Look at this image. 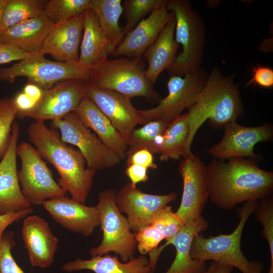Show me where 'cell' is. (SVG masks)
I'll list each match as a JSON object with an SVG mask.
<instances>
[{
  "mask_svg": "<svg viewBox=\"0 0 273 273\" xmlns=\"http://www.w3.org/2000/svg\"><path fill=\"white\" fill-rule=\"evenodd\" d=\"M258 201L245 202L237 211L240 220L235 229L229 234H220L208 238L202 233L194 238L190 250L193 259L206 262L212 260L230 265L242 273H261L263 266L256 260H248L241 248L242 233L248 219L254 212Z\"/></svg>",
  "mask_w": 273,
  "mask_h": 273,
  "instance_id": "4",
  "label": "cell"
},
{
  "mask_svg": "<svg viewBox=\"0 0 273 273\" xmlns=\"http://www.w3.org/2000/svg\"><path fill=\"white\" fill-rule=\"evenodd\" d=\"M7 0H0V33L1 32V23L3 11Z\"/></svg>",
  "mask_w": 273,
  "mask_h": 273,
  "instance_id": "47",
  "label": "cell"
},
{
  "mask_svg": "<svg viewBox=\"0 0 273 273\" xmlns=\"http://www.w3.org/2000/svg\"><path fill=\"white\" fill-rule=\"evenodd\" d=\"M91 68L78 63L49 60L40 54H31L11 67L0 68V82L12 83L17 77H25L28 82L46 90L66 80H87Z\"/></svg>",
  "mask_w": 273,
  "mask_h": 273,
  "instance_id": "8",
  "label": "cell"
},
{
  "mask_svg": "<svg viewBox=\"0 0 273 273\" xmlns=\"http://www.w3.org/2000/svg\"><path fill=\"white\" fill-rule=\"evenodd\" d=\"M207 221L200 216L197 219L185 224L183 229L165 244L159 247L162 251L168 245H173L176 250L175 259L165 273H204L206 262L193 259L190 254L193 240L198 233L207 230Z\"/></svg>",
  "mask_w": 273,
  "mask_h": 273,
  "instance_id": "23",
  "label": "cell"
},
{
  "mask_svg": "<svg viewBox=\"0 0 273 273\" xmlns=\"http://www.w3.org/2000/svg\"><path fill=\"white\" fill-rule=\"evenodd\" d=\"M74 112L108 148L121 160L126 158L127 145L125 140L107 116L90 100L85 97Z\"/></svg>",
  "mask_w": 273,
  "mask_h": 273,
  "instance_id": "25",
  "label": "cell"
},
{
  "mask_svg": "<svg viewBox=\"0 0 273 273\" xmlns=\"http://www.w3.org/2000/svg\"><path fill=\"white\" fill-rule=\"evenodd\" d=\"M22 91L37 103L41 98L44 90L35 84L27 82Z\"/></svg>",
  "mask_w": 273,
  "mask_h": 273,
  "instance_id": "45",
  "label": "cell"
},
{
  "mask_svg": "<svg viewBox=\"0 0 273 273\" xmlns=\"http://www.w3.org/2000/svg\"><path fill=\"white\" fill-rule=\"evenodd\" d=\"M125 173L130 179V183L134 186H136L137 184L146 181L149 179L147 169L136 164L127 166Z\"/></svg>",
  "mask_w": 273,
  "mask_h": 273,
  "instance_id": "43",
  "label": "cell"
},
{
  "mask_svg": "<svg viewBox=\"0 0 273 273\" xmlns=\"http://www.w3.org/2000/svg\"><path fill=\"white\" fill-rule=\"evenodd\" d=\"M17 114L13 97H5L0 99V159L4 157L9 147Z\"/></svg>",
  "mask_w": 273,
  "mask_h": 273,
  "instance_id": "35",
  "label": "cell"
},
{
  "mask_svg": "<svg viewBox=\"0 0 273 273\" xmlns=\"http://www.w3.org/2000/svg\"><path fill=\"white\" fill-rule=\"evenodd\" d=\"M234 268L231 266L213 261L204 273H232Z\"/></svg>",
  "mask_w": 273,
  "mask_h": 273,
  "instance_id": "46",
  "label": "cell"
},
{
  "mask_svg": "<svg viewBox=\"0 0 273 273\" xmlns=\"http://www.w3.org/2000/svg\"><path fill=\"white\" fill-rule=\"evenodd\" d=\"M33 212V208L18 212H10L5 214H0V243L6 229L15 222L23 219Z\"/></svg>",
  "mask_w": 273,
  "mask_h": 273,
  "instance_id": "42",
  "label": "cell"
},
{
  "mask_svg": "<svg viewBox=\"0 0 273 273\" xmlns=\"http://www.w3.org/2000/svg\"><path fill=\"white\" fill-rule=\"evenodd\" d=\"M20 128L14 121L8 150L0 162V214L32 208L24 197L18 178L17 147Z\"/></svg>",
  "mask_w": 273,
  "mask_h": 273,
  "instance_id": "18",
  "label": "cell"
},
{
  "mask_svg": "<svg viewBox=\"0 0 273 273\" xmlns=\"http://www.w3.org/2000/svg\"><path fill=\"white\" fill-rule=\"evenodd\" d=\"M83 89L85 97L107 116L126 144L137 125L148 123L142 110L132 105L130 98L114 91L99 88L86 80L83 81Z\"/></svg>",
  "mask_w": 273,
  "mask_h": 273,
  "instance_id": "12",
  "label": "cell"
},
{
  "mask_svg": "<svg viewBox=\"0 0 273 273\" xmlns=\"http://www.w3.org/2000/svg\"><path fill=\"white\" fill-rule=\"evenodd\" d=\"M177 197L175 193L154 195L143 192L128 183L116 192V204L121 213L127 215L130 229L137 232L151 224L155 214Z\"/></svg>",
  "mask_w": 273,
  "mask_h": 273,
  "instance_id": "16",
  "label": "cell"
},
{
  "mask_svg": "<svg viewBox=\"0 0 273 273\" xmlns=\"http://www.w3.org/2000/svg\"><path fill=\"white\" fill-rule=\"evenodd\" d=\"M164 0H125L122 2L123 13L126 23L123 28V35L132 30L147 15L158 8Z\"/></svg>",
  "mask_w": 273,
  "mask_h": 273,
  "instance_id": "33",
  "label": "cell"
},
{
  "mask_svg": "<svg viewBox=\"0 0 273 273\" xmlns=\"http://www.w3.org/2000/svg\"><path fill=\"white\" fill-rule=\"evenodd\" d=\"M223 128L222 140L208 151L214 159L248 158L256 160L259 156L254 152L255 146L258 143L270 141L273 136L272 127L268 123L247 127L233 122L225 124Z\"/></svg>",
  "mask_w": 273,
  "mask_h": 273,
  "instance_id": "14",
  "label": "cell"
},
{
  "mask_svg": "<svg viewBox=\"0 0 273 273\" xmlns=\"http://www.w3.org/2000/svg\"><path fill=\"white\" fill-rule=\"evenodd\" d=\"M78 63L92 68L112 55L118 43L109 40L90 9L83 13V29Z\"/></svg>",
  "mask_w": 273,
  "mask_h": 273,
  "instance_id": "22",
  "label": "cell"
},
{
  "mask_svg": "<svg viewBox=\"0 0 273 273\" xmlns=\"http://www.w3.org/2000/svg\"><path fill=\"white\" fill-rule=\"evenodd\" d=\"M27 133L42 159L57 170L61 188L69 192L72 199L85 204L96 170L88 167L79 150L64 142L58 131L48 127L44 121L30 123Z\"/></svg>",
  "mask_w": 273,
  "mask_h": 273,
  "instance_id": "2",
  "label": "cell"
},
{
  "mask_svg": "<svg viewBox=\"0 0 273 273\" xmlns=\"http://www.w3.org/2000/svg\"><path fill=\"white\" fill-rule=\"evenodd\" d=\"M244 112L239 85L235 75L223 74L214 67L208 74L207 82L194 103L188 108L189 133L183 157L191 152L195 135L208 120L214 128L236 122Z\"/></svg>",
  "mask_w": 273,
  "mask_h": 273,
  "instance_id": "3",
  "label": "cell"
},
{
  "mask_svg": "<svg viewBox=\"0 0 273 273\" xmlns=\"http://www.w3.org/2000/svg\"><path fill=\"white\" fill-rule=\"evenodd\" d=\"M252 78L246 84V86L251 84L258 85L265 88L273 86V70L271 68L257 65L251 68Z\"/></svg>",
  "mask_w": 273,
  "mask_h": 273,
  "instance_id": "39",
  "label": "cell"
},
{
  "mask_svg": "<svg viewBox=\"0 0 273 273\" xmlns=\"http://www.w3.org/2000/svg\"><path fill=\"white\" fill-rule=\"evenodd\" d=\"M16 153L21 160L18 180L30 204L42 205L47 200L65 196L66 192L55 180L52 171L35 147L23 142L17 145Z\"/></svg>",
  "mask_w": 273,
  "mask_h": 273,
  "instance_id": "9",
  "label": "cell"
},
{
  "mask_svg": "<svg viewBox=\"0 0 273 273\" xmlns=\"http://www.w3.org/2000/svg\"><path fill=\"white\" fill-rule=\"evenodd\" d=\"M255 218L262 226V236L268 242L270 263L267 273H273V197L272 195L258 201L254 209Z\"/></svg>",
  "mask_w": 273,
  "mask_h": 273,
  "instance_id": "34",
  "label": "cell"
},
{
  "mask_svg": "<svg viewBox=\"0 0 273 273\" xmlns=\"http://www.w3.org/2000/svg\"><path fill=\"white\" fill-rule=\"evenodd\" d=\"M214 159L206 166L209 199L218 207L231 210L237 204L272 195L273 172L256 160L243 158Z\"/></svg>",
  "mask_w": 273,
  "mask_h": 273,
  "instance_id": "1",
  "label": "cell"
},
{
  "mask_svg": "<svg viewBox=\"0 0 273 273\" xmlns=\"http://www.w3.org/2000/svg\"><path fill=\"white\" fill-rule=\"evenodd\" d=\"M83 81L70 79L61 81L44 90L41 98L30 110L17 114L20 119L29 117L35 121L60 119L74 112L85 97Z\"/></svg>",
  "mask_w": 273,
  "mask_h": 273,
  "instance_id": "15",
  "label": "cell"
},
{
  "mask_svg": "<svg viewBox=\"0 0 273 273\" xmlns=\"http://www.w3.org/2000/svg\"><path fill=\"white\" fill-rule=\"evenodd\" d=\"M45 0H7L2 19L1 32L44 13Z\"/></svg>",
  "mask_w": 273,
  "mask_h": 273,
  "instance_id": "30",
  "label": "cell"
},
{
  "mask_svg": "<svg viewBox=\"0 0 273 273\" xmlns=\"http://www.w3.org/2000/svg\"><path fill=\"white\" fill-rule=\"evenodd\" d=\"M54 22L44 12L15 25L0 33V41L29 54H40Z\"/></svg>",
  "mask_w": 273,
  "mask_h": 273,
  "instance_id": "24",
  "label": "cell"
},
{
  "mask_svg": "<svg viewBox=\"0 0 273 273\" xmlns=\"http://www.w3.org/2000/svg\"><path fill=\"white\" fill-rule=\"evenodd\" d=\"M166 0L147 18L125 35L123 40L114 51V57L125 56L129 58L141 57L145 51L156 39L158 35L174 16L167 8Z\"/></svg>",
  "mask_w": 273,
  "mask_h": 273,
  "instance_id": "21",
  "label": "cell"
},
{
  "mask_svg": "<svg viewBox=\"0 0 273 273\" xmlns=\"http://www.w3.org/2000/svg\"><path fill=\"white\" fill-rule=\"evenodd\" d=\"M21 234L32 266H50L58 249V239L48 222L39 216L29 215L23 219Z\"/></svg>",
  "mask_w": 273,
  "mask_h": 273,
  "instance_id": "20",
  "label": "cell"
},
{
  "mask_svg": "<svg viewBox=\"0 0 273 273\" xmlns=\"http://www.w3.org/2000/svg\"><path fill=\"white\" fill-rule=\"evenodd\" d=\"M115 190L106 189L99 194L96 206L99 213L103 239L100 245L89 252L93 257L113 252L122 261L126 262L133 257L136 249L135 232H131L126 217L119 210L115 203Z\"/></svg>",
  "mask_w": 273,
  "mask_h": 273,
  "instance_id": "7",
  "label": "cell"
},
{
  "mask_svg": "<svg viewBox=\"0 0 273 273\" xmlns=\"http://www.w3.org/2000/svg\"><path fill=\"white\" fill-rule=\"evenodd\" d=\"M178 171L183 179L181 202L175 212L186 224L201 216L209 199L206 166L192 152L183 157Z\"/></svg>",
  "mask_w": 273,
  "mask_h": 273,
  "instance_id": "13",
  "label": "cell"
},
{
  "mask_svg": "<svg viewBox=\"0 0 273 273\" xmlns=\"http://www.w3.org/2000/svg\"><path fill=\"white\" fill-rule=\"evenodd\" d=\"M90 0H50L44 6V13L54 23L82 14L89 9Z\"/></svg>",
  "mask_w": 273,
  "mask_h": 273,
  "instance_id": "32",
  "label": "cell"
},
{
  "mask_svg": "<svg viewBox=\"0 0 273 273\" xmlns=\"http://www.w3.org/2000/svg\"><path fill=\"white\" fill-rule=\"evenodd\" d=\"M127 158V166L136 164L147 169H156L158 167L154 162L153 154L146 149L137 151Z\"/></svg>",
  "mask_w": 273,
  "mask_h": 273,
  "instance_id": "41",
  "label": "cell"
},
{
  "mask_svg": "<svg viewBox=\"0 0 273 273\" xmlns=\"http://www.w3.org/2000/svg\"><path fill=\"white\" fill-rule=\"evenodd\" d=\"M15 246L13 233L5 232L0 243V273H24L12 256Z\"/></svg>",
  "mask_w": 273,
  "mask_h": 273,
  "instance_id": "37",
  "label": "cell"
},
{
  "mask_svg": "<svg viewBox=\"0 0 273 273\" xmlns=\"http://www.w3.org/2000/svg\"><path fill=\"white\" fill-rule=\"evenodd\" d=\"M17 109V113L27 112L31 109L36 102L26 95L22 90L13 97Z\"/></svg>",
  "mask_w": 273,
  "mask_h": 273,
  "instance_id": "44",
  "label": "cell"
},
{
  "mask_svg": "<svg viewBox=\"0 0 273 273\" xmlns=\"http://www.w3.org/2000/svg\"><path fill=\"white\" fill-rule=\"evenodd\" d=\"M51 126L59 130L64 142L78 148L90 169L96 171L109 169L122 160L82 123L74 112L52 121Z\"/></svg>",
  "mask_w": 273,
  "mask_h": 273,
  "instance_id": "10",
  "label": "cell"
},
{
  "mask_svg": "<svg viewBox=\"0 0 273 273\" xmlns=\"http://www.w3.org/2000/svg\"><path fill=\"white\" fill-rule=\"evenodd\" d=\"M66 272L89 270L95 273H149L153 270L149 259L145 255L130 258L126 262H121L117 255L106 254L93 256L89 259L77 258L62 266Z\"/></svg>",
  "mask_w": 273,
  "mask_h": 273,
  "instance_id": "27",
  "label": "cell"
},
{
  "mask_svg": "<svg viewBox=\"0 0 273 273\" xmlns=\"http://www.w3.org/2000/svg\"><path fill=\"white\" fill-rule=\"evenodd\" d=\"M151 225L161 231L165 240L168 241L178 234L185 224L176 213L173 212L171 207L167 205L155 214Z\"/></svg>",
  "mask_w": 273,
  "mask_h": 273,
  "instance_id": "36",
  "label": "cell"
},
{
  "mask_svg": "<svg viewBox=\"0 0 273 273\" xmlns=\"http://www.w3.org/2000/svg\"><path fill=\"white\" fill-rule=\"evenodd\" d=\"M189 133L188 112L169 123L163 133L164 142L159 156L160 161H166L169 159L179 160L180 157L183 156Z\"/></svg>",
  "mask_w": 273,
  "mask_h": 273,
  "instance_id": "29",
  "label": "cell"
},
{
  "mask_svg": "<svg viewBox=\"0 0 273 273\" xmlns=\"http://www.w3.org/2000/svg\"><path fill=\"white\" fill-rule=\"evenodd\" d=\"M83 29V13L54 23L41 47L40 54L51 55L57 61L78 63Z\"/></svg>",
  "mask_w": 273,
  "mask_h": 273,
  "instance_id": "19",
  "label": "cell"
},
{
  "mask_svg": "<svg viewBox=\"0 0 273 273\" xmlns=\"http://www.w3.org/2000/svg\"><path fill=\"white\" fill-rule=\"evenodd\" d=\"M168 10L176 20L174 37L181 47L172 65L167 71L170 75L184 76L202 68L206 29L202 17L187 0H169Z\"/></svg>",
  "mask_w": 273,
  "mask_h": 273,
  "instance_id": "5",
  "label": "cell"
},
{
  "mask_svg": "<svg viewBox=\"0 0 273 273\" xmlns=\"http://www.w3.org/2000/svg\"><path fill=\"white\" fill-rule=\"evenodd\" d=\"M165 237L159 229L153 225L144 227L135 232L136 248L141 255H146L157 248Z\"/></svg>",
  "mask_w": 273,
  "mask_h": 273,
  "instance_id": "38",
  "label": "cell"
},
{
  "mask_svg": "<svg viewBox=\"0 0 273 273\" xmlns=\"http://www.w3.org/2000/svg\"><path fill=\"white\" fill-rule=\"evenodd\" d=\"M175 24L174 15L162 29L154 43L144 53L148 64L146 69V76L153 86L160 73L172 65L177 55L179 45L174 37Z\"/></svg>",
  "mask_w": 273,
  "mask_h": 273,
  "instance_id": "26",
  "label": "cell"
},
{
  "mask_svg": "<svg viewBox=\"0 0 273 273\" xmlns=\"http://www.w3.org/2000/svg\"><path fill=\"white\" fill-rule=\"evenodd\" d=\"M102 89L110 90L130 99L142 97L156 100L158 94L146 76L144 62L139 58H108L93 67L86 80Z\"/></svg>",
  "mask_w": 273,
  "mask_h": 273,
  "instance_id": "6",
  "label": "cell"
},
{
  "mask_svg": "<svg viewBox=\"0 0 273 273\" xmlns=\"http://www.w3.org/2000/svg\"><path fill=\"white\" fill-rule=\"evenodd\" d=\"M208 76L202 67L184 76L170 75L167 96L157 106L142 110L143 115L148 122L159 120L168 124L194 103L205 87Z\"/></svg>",
  "mask_w": 273,
  "mask_h": 273,
  "instance_id": "11",
  "label": "cell"
},
{
  "mask_svg": "<svg viewBox=\"0 0 273 273\" xmlns=\"http://www.w3.org/2000/svg\"><path fill=\"white\" fill-rule=\"evenodd\" d=\"M149 273H154V271H151V272H150Z\"/></svg>",
  "mask_w": 273,
  "mask_h": 273,
  "instance_id": "48",
  "label": "cell"
},
{
  "mask_svg": "<svg viewBox=\"0 0 273 273\" xmlns=\"http://www.w3.org/2000/svg\"><path fill=\"white\" fill-rule=\"evenodd\" d=\"M41 206L57 223L85 237L91 235L100 225L96 206H86L65 196L47 200Z\"/></svg>",
  "mask_w": 273,
  "mask_h": 273,
  "instance_id": "17",
  "label": "cell"
},
{
  "mask_svg": "<svg viewBox=\"0 0 273 273\" xmlns=\"http://www.w3.org/2000/svg\"><path fill=\"white\" fill-rule=\"evenodd\" d=\"M31 54H33L25 52L16 47L0 41V65L22 60Z\"/></svg>",
  "mask_w": 273,
  "mask_h": 273,
  "instance_id": "40",
  "label": "cell"
},
{
  "mask_svg": "<svg viewBox=\"0 0 273 273\" xmlns=\"http://www.w3.org/2000/svg\"><path fill=\"white\" fill-rule=\"evenodd\" d=\"M89 9L96 15L107 37L119 44L123 36L119 19L123 13L121 0H90Z\"/></svg>",
  "mask_w": 273,
  "mask_h": 273,
  "instance_id": "28",
  "label": "cell"
},
{
  "mask_svg": "<svg viewBox=\"0 0 273 273\" xmlns=\"http://www.w3.org/2000/svg\"><path fill=\"white\" fill-rule=\"evenodd\" d=\"M168 124L162 121H151L132 132L127 145L126 157L135 152L146 149L152 154H160L156 143V137L164 131Z\"/></svg>",
  "mask_w": 273,
  "mask_h": 273,
  "instance_id": "31",
  "label": "cell"
}]
</instances>
